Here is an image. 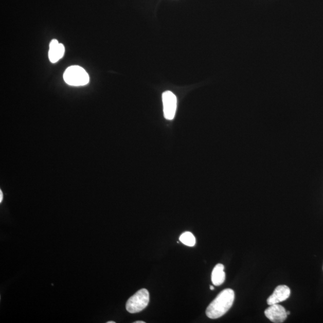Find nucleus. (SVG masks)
Instances as JSON below:
<instances>
[{
	"mask_svg": "<svg viewBox=\"0 0 323 323\" xmlns=\"http://www.w3.org/2000/svg\"><path fill=\"white\" fill-rule=\"evenodd\" d=\"M234 300L235 292L233 290L230 289L224 290L209 304L206 310L207 316L211 319L222 317L232 307Z\"/></svg>",
	"mask_w": 323,
	"mask_h": 323,
	"instance_id": "nucleus-1",
	"label": "nucleus"
},
{
	"mask_svg": "<svg viewBox=\"0 0 323 323\" xmlns=\"http://www.w3.org/2000/svg\"><path fill=\"white\" fill-rule=\"evenodd\" d=\"M65 82L69 85L79 86L86 85L89 82V76L80 66H71L66 69L64 74Z\"/></svg>",
	"mask_w": 323,
	"mask_h": 323,
	"instance_id": "nucleus-2",
	"label": "nucleus"
},
{
	"mask_svg": "<svg viewBox=\"0 0 323 323\" xmlns=\"http://www.w3.org/2000/svg\"><path fill=\"white\" fill-rule=\"evenodd\" d=\"M149 293L148 290H139L128 300L126 309L130 313L135 314L144 310L149 302Z\"/></svg>",
	"mask_w": 323,
	"mask_h": 323,
	"instance_id": "nucleus-3",
	"label": "nucleus"
},
{
	"mask_svg": "<svg viewBox=\"0 0 323 323\" xmlns=\"http://www.w3.org/2000/svg\"><path fill=\"white\" fill-rule=\"evenodd\" d=\"M163 101L165 119H173L177 109V98L172 92L168 91L163 94Z\"/></svg>",
	"mask_w": 323,
	"mask_h": 323,
	"instance_id": "nucleus-4",
	"label": "nucleus"
},
{
	"mask_svg": "<svg viewBox=\"0 0 323 323\" xmlns=\"http://www.w3.org/2000/svg\"><path fill=\"white\" fill-rule=\"evenodd\" d=\"M270 306L265 311V316L272 322H283L288 315L285 308L278 303Z\"/></svg>",
	"mask_w": 323,
	"mask_h": 323,
	"instance_id": "nucleus-5",
	"label": "nucleus"
},
{
	"mask_svg": "<svg viewBox=\"0 0 323 323\" xmlns=\"http://www.w3.org/2000/svg\"><path fill=\"white\" fill-rule=\"evenodd\" d=\"M291 289H289L288 286L285 285H279L275 289L273 294L267 299V303L269 306H271V304L283 302V301L289 298L290 295H291Z\"/></svg>",
	"mask_w": 323,
	"mask_h": 323,
	"instance_id": "nucleus-6",
	"label": "nucleus"
},
{
	"mask_svg": "<svg viewBox=\"0 0 323 323\" xmlns=\"http://www.w3.org/2000/svg\"><path fill=\"white\" fill-rule=\"evenodd\" d=\"M65 53V47L61 43H59L58 40H52L50 43L49 58L51 62L56 63L63 57Z\"/></svg>",
	"mask_w": 323,
	"mask_h": 323,
	"instance_id": "nucleus-7",
	"label": "nucleus"
},
{
	"mask_svg": "<svg viewBox=\"0 0 323 323\" xmlns=\"http://www.w3.org/2000/svg\"><path fill=\"white\" fill-rule=\"evenodd\" d=\"M224 270H225V266L222 264L219 263L212 270L211 281L215 286L221 285L225 282L226 275Z\"/></svg>",
	"mask_w": 323,
	"mask_h": 323,
	"instance_id": "nucleus-8",
	"label": "nucleus"
},
{
	"mask_svg": "<svg viewBox=\"0 0 323 323\" xmlns=\"http://www.w3.org/2000/svg\"><path fill=\"white\" fill-rule=\"evenodd\" d=\"M180 241L183 244L189 246V247H193L196 244L195 237L190 232H186L182 234V236L180 237Z\"/></svg>",
	"mask_w": 323,
	"mask_h": 323,
	"instance_id": "nucleus-9",
	"label": "nucleus"
},
{
	"mask_svg": "<svg viewBox=\"0 0 323 323\" xmlns=\"http://www.w3.org/2000/svg\"><path fill=\"white\" fill-rule=\"evenodd\" d=\"M3 199V194L2 190H0V203H2Z\"/></svg>",
	"mask_w": 323,
	"mask_h": 323,
	"instance_id": "nucleus-10",
	"label": "nucleus"
},
{
	"mask_svg": "<svg viewBox=\"0 0 323 323\" xmlns=\"http://www.w3.org/2000/svg\"><path fill=\"white\" fill-rule=\"evenodd\" d=\"M146 322L142 321H135L134 323H145Z\"/></svg>",
	"mask_w": 323,
	"mask_h": 323,
	"instance_id": "nucleus-11",
	"label": "nucleus"
},
{
	"mask_svg": "<svg viewBox=\"0 0 323 323\" xmlns=\"http://www.w3.org/2000/svg\"><path fill=\"white\" fill-rule=\"evenodd\" d=\"M210 289L211 290V291H214V288L213 287V286L211 285L210 286Z\"/></svg>",
	"mask_w": 323,
	"mask_h": 323,
	"instance_id": "nucleus-12",
	"label": "nucleus"
},
{
	"mask_svg": "<svg viewBox=\"0 0 323 323\" xmlns=\"http://www.w3.org/2000/svg\"><path fill=\"white\" fill-rule=\"evenodd\" d=\"M107 323H115V322L112 321H108Z\"/></svg>",
	"mask_w": 323,
	"mask_h": 323,
	"instance_id": "nucleus-13",
	"label": "nucleus"
},
{
	"mask_svg": "<svg viewBox=\"0 0 323 323\" xmlns=\"http://www.w3.org/2000/svg\"><path fill=\"white\" fill-rule=\"evenodd\" d=\"M287 314L288 315H290L291 314V313H290V311H287Z\"/></svg>",
	"mask_w": 323,
	"mask_h": 323,
	"instance_id": "nucleus-14",
	"label": "nucleus"
}]
</instances>
